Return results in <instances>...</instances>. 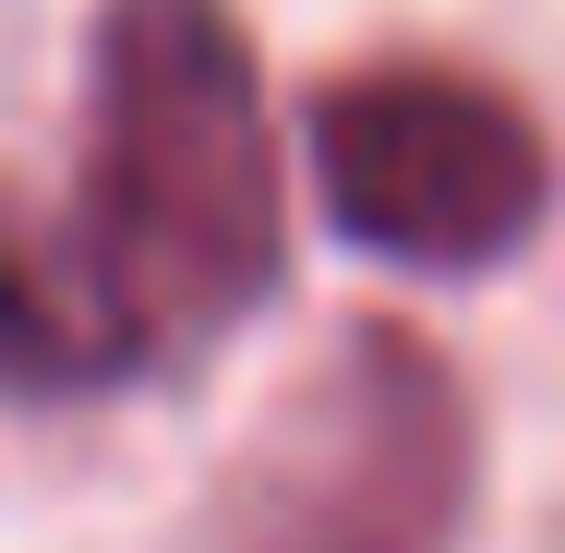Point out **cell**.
I'll return each mask as SVG.
<instances>
[{"label": "cell", "instance_id": "7a4b0ae2", "mask_svg": "<svg viewBox=\"0 0 565 553\" xmlns=\"http://www.w3.org/2000/svg\"><path fill=\"white\" fill-rule=\"evenodd\" d=\"M481 481L469 385L422 326H338L217 481V553H457Z\"/></svg>", "mask_w": 565, "mask_h": 553}, {"label": "cell", "instance_id": "277c9868", "mask_svg": "<svg viewBox=\"0 0 565 553\" xmlns=\"http://www.w3.org/2000/svg\"><path fill=\"white\" fill-rule=\"evenodd\" d=\"M157 349L120 313V289L85 253V228L49 217L36 193H0V397H36V410L109 397Z\"/></svg>", "mask_w": 565, "mask_h": 553}, {"label": "cell", "instance_id": "6da1fadb", "mask_svg": "<svg viewBox=\"0 0 565 553\" xmlns=\"http://www.w3.org/2000/svg\"><path fill=\"white\" fill-rule=\"evenodd\" d=\"M85 253L145 349H205L289 277L277 120L228 0H97L85 49Z\"/></svg>", "mask_w": 565, "mask_h": 553}, {"label": "cell", "instance_id": "3957f363", "mask_svg": "<svg viewBox=\"0 0 565 553\" xmlns=\"http://www.w3.org/2000/svg\"><path fill=\"white\" fill-rule=\"evenodd\" d=\"M313 193L361 253L481 277L554 217V157L542 120L457 61H361L313 85Z\"/></svg>", "mask_w": 565, "mask_h": 553}]
</instances>
